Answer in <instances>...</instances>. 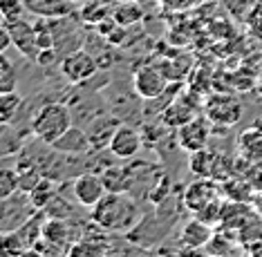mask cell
Listing matches in <instances>:
<instances>
[{
    "instance_id": "cell-1",
    "label": "cell",
    "mask_w": 262,
    "mask_h": 257,
    "mask_svg": "<svg viewBox=\"0 0 262 257\" xmlns=\"http://www.w3.org/2000/svg\"><path fill=\"white\" fill-rule=\"evenodd\" d=\"M92 222L110 232H130L141 226V211L128 193H108L92 208Z\"/></svg>"
},
{
    "instance_id": "cell-2",
    "label": "cell",
    "mask_w": 262,
    "mask_h": 257,
    "mask_svg": "<svg viewBox=\"0 0 262 257\" xmlns=\"http://www.w3.org/2000/svg\"><path fill=\"white\" fill-rule=\"evenodd\" d=\"M224 193L222 183L215 179H195L184 193V206L188 208L195 217L204 219L208 224H220L224 213Z\"/></svg>"
},
{
    "instance_id": "cell-3",
    "label": "cell",
    "mask_w": 262,
    "mask_h": 257,
    "mask_svg": "<svg viewBox=\"0 0 262 257\" xmlns=\"http://www.w3.org/2000/svg\"><path fill=\"white\" fill-rule=\"evenodd\" d=\"M70 128H72V112L63 103H45L32 116V132L47 146L61 139Z\"/></svg>"
},
{
    "instance_id": "cell-4",
    "label": "cell",
    "mask_w": 262,
    "mask_h": 257,
    "mask_svg": "<svg viewBox=\"0 0 262 257\" xmlns=\"http://www.w3.org/2000/svg\"><path fill=\"white\" fill-rule=\"evenodd\" d=\"M204 114L213 125L233 128L242 119V103L231 94H211L204 101Z\"/></svg>"
},
{
    "instance_id": "cell-5",
    "label": "cell",
    "mask_w": 262,
    "mask_h": 257,
    "mask_svg": "<svg viewBox=\"0 0 262 257\" xmlns=\"http://www.w3.org/2000/svg\"><path fill=\"white\" fill-rule=\"evenodd\" d=\"M190 172L200 179H215V181H226L231 177V163L217 152H211L208 148L190 154Z\"/></svg>"
},
{
    "instance_id": "cell-6",
    "label": "cell",
    "mask_w": 262,
    "mask_h": 257,
    "mask_svg": "<svg viewBox=\"0 0 262 257\" xmlns=\"http://www.w3.org/2000/svg\"><path fill=\"white\" fill-rule=\"evenodd\" d=\"M211 128H213V123L208 121L206 114L193 116L188 123H184L182 128H177V141H180V148L186 150L188 154L208 148V141H211Z\"/></svg>"
},
{
    "instance_id": "cell-7",
    "label": "cell",
    "mask_w": 262,
    "mask_h": 257,
    "mask_svg": "<svg viewBox=\"0 0 262 257\" xmlns=\"http://www.w3.org/2000/svg\"><path fill=\"white\" fill-rule=\"evenodd\" d=\"M133 87H135L137 97L152 101V99H159L166 92V89L170 87V81L162 74V69H159V67L144 65V67H139V69L135 72Z\"/></svg>"
},
{
    "instance_id": "cell-8",
    "label": "cell",
    "mask_w": 262,
    "mask_h": 257,
    "mask_svg": "<svg viewBox=\"0 0 262 257\" xmlns=\"http://www.w3.org/2000/svg\"><path fill=\"white\" fill-rule=\"evenodd\" d=\"M99 69V63L94 61V56L85 50H76L72 54L63 58L61 63V74L68 79L70 83H85L90 81Z\"/></svg>"
},
{
    "instance_id": "cell-9",
    "label": "cell",
    "mask_w": 262,
    "mask_h": 257,
    "mask_svg": "<svg viewBox=\"0 0 262 257\" xmlns=\"http://www.w3.org/2000/svg\"><path fill=\"white\" fill-rule=\"evenodd\" d=\"M9 27V34H11V43L18 50L23 56L29 58V61L36 63L38 54H40V47H38V38H36V27L29 25L27 20H11V22H5Z\"/></svg>"
},
{
    "instance_id": "cell-10",
    "label": "cell",
    "mask_w": 262,
    "mask_h": 257,
    "mask_svg": "<svg viewBox=\"0 0 262 257\" xmlns=\"http://www.w3.org/2000/svg\"><path fill=\"white\" fill-rule=\"evenodd\" d=\"M72 190H74V199L85 208H94L108 195L103 179H101V175H94V172H85V175L76 177Z\"/></svg>"
},
{
    "instance_id": "cell-11",
    "label": "cell",
    "mask_w": 262,
    "mask_h": 257,
    "mask_svg": "<svg viewBox=\"0 0 262 257\" xmlns=\"http://www.w3.org/2000/svg\"><path fill=\"white\" fill-rule=\"evenodd\" d=\"M141 134L130 125H119L117 132L110 139V152L119 159H135L141 150Z\"/></svg>"
},
{
    "instance_id": "cell-12",
    "label": "cell",
    "mask_w": 262,
    "mask_h": 257,
    "mask_svg": "<svg viewBox=\"0 0 262 257\" xmlns=\"http://www.w3.org/2000/svg\"><path fill=\"white\" fill-rule=\"evenodd\" d=\"M52 148L58 150V152H65V154H83V152L94 150L88 132L81 130V128H76V125H72L61 139H56L54 143H52Z\"/></svg>"
},
{
    "instance_id": "cell-13",
    "label": "cell",
    "mask_w": 262,
    "mask_h": 257,
    "mask_svg": "<svg viewBox=\"0 0 262 257\" xmlns=\"http://www.w3.org/2000/svg\"><path fill=\"white\" fill-rule=\"evenodd\" d=\"M213 235H215V232H213V226L208 222H204V219L195 217L182 228L180 240H182L184 246H188V248H202L211 242Z\"/></svg>"
},
{
    "instance_id": "cell-14",
    "label": "cell",
    "mask_w": 262,
    "mask_h": 257,
    "mask_svg": "<svg viewBox=\"0 0 262 257\" xmlns=\"http://www.w3.org/2000/svg\"><path fill=\"white\" fill-rule=\"evenodd\" d=\"M198 105L193 107V101L190 97H180L177 101H172V103L164 110V123L168 125V128H182L184 123H188L193 116H198Z\"/></svg>"
},
{
    "instance_id": "cell-15",
    "label": "cell",
    "mask_w": 262,
    "mask_h": 257,
    "mask_svg": "<svg viewBox=\"0 0 262 257\" xmlns=\"http://www.w3.org/2000/svg\"><path fill=\"white\" fill-rule=\"evenodd\" d=\"M237 152L249 163H262V130L258 125L244 130L237 141Z\"/></svg>"
},
{
    "instance_id": "cell-16",
    "label": "cell",
    "mask_w": 262,
    "mask_h": 257,
    "mask_svg": "<svg viewBox=\"0 0 262 257\" xmlns=\"http://www.w3.org/2000/svg\"><path fill=\"white\" fill-rule=\"evenodd\" d=\"M222 193L224 197L231 201V204H249L253 201V195L258 190L253 188V183L244 177H229L226 181H222Z\"/></svg>"
},
{
    "instance_id": "cell-17",
    "label": "cell",
    "mask_w": 262,
    "mask_h": 257,
    "mask_svg": "<svg viewBox=\"0 0 262 257\" xmlns=\"http://www.w3.org/2000/svg\"><path fill=\"white\" fill-rule=\"evenodd\" d=\"M105 183V190L108 193H130L133 188V177H130V170L119 168V166H112L101 175Z\"/></svg>"
},
{
    "instance_id": "cell-18",
    "label": "cell",
    "mask_w": 262,
    "mask_h": 257,
    "mask_svg": "<svg viewBox=\"0 0 262 257\" xmlns=\"http://www.w3.org/2000/svg\"><path fill=\"white\" fill-rule=\"evenodd\" d=\"M43 240L50 244V246H63V244H68L70 240V230H68V224H65V219H54L50 217L47 222L43 224Z\"/></svg>"
},
{
    "instance_id": "cell-19",
    "label": "cell",
    "mask_w": 262,
    "mask_h": 257,
    "mask_svg": "<svg viewBox=\"0 0 262 257\" xmlns=\"http://www.w3.org/2000/svg\"><path fill=\"white\" fill-rule=\"evenodd\" d=\"M117 128L119 125H117L115 119H108V121H97L90 130H85L88 136H90V143H92L94 150H97V148L110 146V139H112V134L117 132Z\"/></svg>"
},
{
    "instance_id": "cell-20",
    "label": "cell",
    "mask_w": 262,
    "mask_h": 257,
    "mask_svg": "<svg viewBox=\"0 0 262 257\" xmlns=\"http://www.w3.org/2000/svg\"><path fill=\"white\" fill-rule=\"evenodd\" d=\"M16 85H18L16 65L11 63V58L7 54H0V94L16 92Z\"/></svg>"
},
{
    "instance_id": "cell-21",
    "label": "cell",
    "mask_w": 262,
    "mask_h": 257,
    "mask_svg": "<svg viewBox=\"0 0 262 257\" xmlns=\"http://www.w3.org/2000/svg\"><path fill=\"white\" fill-rule=\"evenodd\" d=\"M54 195H56L54 193V186H52V181H50V179H45V177L40 179L36 186L32 188V193H29V197H32V204L36 206V208H40V211H43V208L50 204Z\"/></svg>"
},
{
    "instance_id": "cell-22",
    "label": "cell",
    "mask_w": 262,
    "mask_h": 257,
    "mask_svg": "<svg viewBox=\"0 0 262 257\" xmlns=\"http://www.w3.org/2000/svg\"><path fill=\"white\" fill-rule=\"evenodd\" d=\"M23 99L16 92L0 94V123H9L16 116V112L20 110Z\"/></svg>"
},
{
    "instance_id": "cell-23",
    "label": "cell",
    "mask_w": 262,
    "mask_h": 257,
    "mask_svg": "<svg viewBox=\"0 0 262 257\" xmlns=\"http://www.w3.org/2000/svg\"><path fill=\"white\" fill-rule=\"evenodd\" d=\"M16 190H20L18 172L11 168H0V199H9Z\"/></svg>"
},
{
    "instance_id": "cell-24",
    "label": "cell",
    "mask_w": 262,
    "mask_h": 257,
    "mask_svg": "<svg viewBox=\"0 0 262 257\" xmlns=\"http://www.w3.org/2000/svg\"><path fill=\"white\" fill-rule=\"evenodd\" d=\"M112 18H115L121 27H128V25H133V22H137L141 18V9L137 7L135 3H123L112 11Z\"/></svg>"
},
{
    "instance_id": "cell-25",
    "label": "cell",
    "mask_w": 262,
    "mask_h": 257,
    "mask_svg": "<svg viewBox=\"0 0 262 257\" xmlns=\"http://www.w3.org/2000/svg\"><path fill=\"white\" fill-rule=\"evenodd\" d=\"M255 3H258V0H224V7L233 18L247 20L249 14H251L255 7Z\"/></svg>"
},
{
    "instance_id": "cell-26",
    "label": "cell",
    "mask_w": 262,
    "mask_h": 257,
    "mask_svg": "<svg viewBox=\"0 0 262 257\" xmlns=\"http://www.w3.org/2000/svg\"><path fill=\"white\" fill-rule=\"evenodd\" d=\"M25 11V3L23 0H0V16L5 18V22L18 20Z\"/></svg>"
},
{
    "instance_id": "cell-27",
    "label": "cell",
    "mask_w": 262,
    "mask_h": 257,
    "mask_svg": "<svg viewBox=\"0 0 262 257\" xmlns=\"http://www.w3.org/2000/svg\"><path fill=\"white\" fill-rule=\"evenodd\" d=\"M43 211L50 215V217H54V219H65V217H70L72 208H70V204L63 199L61 195H54V197H52V201L43 208Z\"/></svg>"
},
{
    "instance_id": "cell-28",
    "label": "cell",
    "mask_w": 262,
    "mask_h": 257,
    "mask_svg": "<svg viewBox=\"0 0 262 257\" xmlns=\"http://www.w3.org/2000/svg\"><path fill=\"white\" fill-rule=\"evenodd\" d=\"M247 29H249V34H251L255 40H260V43H262V0L255 3L253 11L249 14V18H247Z\"/></svg>"
},
{
    "instance_id": "cell-29",
    "label": "cell",
    "mask_w": 262,
    "mask_h": 257,
    "mask_svg": "<svg viewBox=\"0 0 262 257\" xmlns=\"http://www.w3.org/2000/svg\"><path fill=\"white\" fill-rule=\"evenodd\" d=\"M18 179H20V190H25V193H32V188L36 186L40 181V177L36 170H27V172H18Z\"/></svg>"
},
{
    "instance_id": "cell-30",
    "label": "cell",
    "mask_w": 262,
    "mask_h": 257,
    "mask_svg": "<svg viewBox=\"0 0 262 257\" xmlns=\"http://www.w3.org/2000/svg\"><path fill=\"white\" fill-rule=\"evenodd\" d=\"M83 18H85V20H92V22H101L103 18H108V16H105L103 5H88V7L83 9Z\"/></svg>"
},
{
    "instance_id": "cell-31",
    "label": "cell",
    "mask_w": 262,
    "mask_h": 257,
    "mask_svg": "<svg viewBox=\"0 0 262 257\" xmlns=\"http://www.w3.org/2000/svg\"><path fill=\"white\" fill-rule=\"evenodd\" d=\"M11 45H14V43H11L9 27H7V25H0V54H5Z\"/></svg>"
},
{
    "instance_id": "cell-32",
    "label": "cell",
    "mask_w": 262,
    "mask_h": 257,
    "mask_svg": "<svg viewBox=\"0 0 262 257\" xmlns=\"http://www.w3.org/2000/svg\"><path fill=\"white\" fill-rule=\"evenodd\" d=\"M253 211L262 217V190H258V193L253 195Z\"/></svg>"
},
{
    "instance_id": "cell-33",
    "label": "cell",
    "mask_w": 262,
    "mask_h": 257,
    "mask_svg": "<svg viewBox=\"0 0 262 257\" xmlns=\"http://www.w3.org/2000/svg\"><path fill=\"white\" fill-rule=\"evenodd\" d=\"M20 257H40V250L38 248H34V250H25Z\"/></svg>"
}]
</instances>
